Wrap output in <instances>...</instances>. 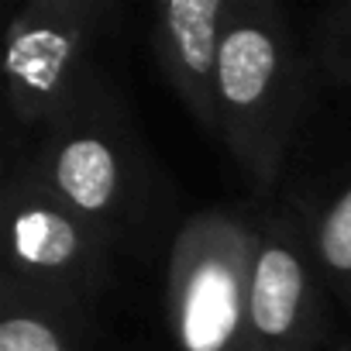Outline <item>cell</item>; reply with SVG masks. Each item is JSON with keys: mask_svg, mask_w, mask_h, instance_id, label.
Here are the masks:
<instances>
[{"mask_svg": "<svg viewBox=\"0 0 351 351\" xmlns=\"http://www.w3.org/2000/svg\"><path fill=\"white\" fill-rule=\"evenodd\" d=\"M303 104V62L272 4L234 0L217 76V138L258 190L286 165Z\"/></svg>", "mask_w": 351, "mask_h": 351, "instance_id": "1", "label": "cell"}, {"mask_svg": "<svg viewBox=\"0 0 351 351\" xmlns=\"http://www.w3.org/2000/svg\"><path fill=\"white\" fill-rule=\"evenodd\" d=\"M255 224L231 210L193 214L169 252L165 313L180 351H252Z\"/></svg>", "mask_w": 351, "mask_h": 351, "instance_id": "2", "label": "cell"}, {"mask_svg": "<svg viewBox=\"0 0 351 351\" xmlns=\"http://www.w3.org/2000/svg\"><path fill=\"white\" fill-rule=\"evenodd\" d=\"M4 279L76 310L104 286L114 238L76 214L32 162L14 169L4 183Z\"/></svg>", "mask_w": 351, "mask_h": 351, "instance_id": "3", "label": "cell"}, {"mask_svg": "<svg viewBox=\"0 0 351 351\" xmlns=\"http://www.w3.org/2000/svg\"><path fill=\"white\" fill-rule=\"evenodd\" d=\"M100 28L90 0H32L4 32V80L14 114L52 128L86 93V62Z\"/></svg>", "mask_w": 351, "mask_h": 351, "instance_id": "4", "label": "cell"}, {"mask_svg": "<svg viewBox=\"0 0 351 351\" xmlns=\"http://www.w3.org/2000/svg\"><path fill=\"white\" fill-rule=\"evenodd\" d=\"M35 172L86 221L110 238L128 224L134 207V169L124 138L83 100L52 128L32 158Z\"/></svg>", "mask_w": 351, "mask_h": 351, "instance_id": "5", "label": "cell"}, {"mask_svg": "<svg viewBox=\"0 0 351 351\" xmlns=\"http://www.w3.org/2000/svg\"><path fill=\"white\" fill-rule=\"evenodd\" d=\"M320 337V300L313 265L300 238L269 217L255 224L248 344L252 351H313Z\"/></svg>", "mask_w": 351, "mask_h": 351, "instance_id": "6", "label": "cell"}, {"mask_svg": "<svg viewBox=\"0 0 351 351\" xmlns=\"http://www.w3.org/2000/svg\"><path fill=\"white\" fill-rule=\"evenodd\" d=\"M234 0H169L155 8L152 45L165 83L193 121L217 138L221 45Z\"/></svg>", "mask_w": 351, "mask_h": 351, "instance_id": "7", "label": "cell"}, {"mask_svg": "<svg viewBox=\"0 0 351 351\" xmlns=\"http://www.w3.org/2000/svg\"><path fill=\"white\" fill-rule=\"evenodd\" d=\"M0 351H76V306L4 279L0 293Z\"/></svg>", "mask_w": 351, "mask_h": 351, "instance_id": "8", "label": "cell"}, {"mask_svg": "<svg viewBox=\"0 0 351 351\" xmlns=\"http://www.w3.org/2000/svg\"><path fill=\"white\" fill-rule=\"evenodd\" d=\"M313 258L341 296L351 300V183L320 210L313 228Z\"/></svg>", "mask_w": 351, "mask_h": 351, "instance_id": "9", "label": "cell"}, {"mask_svg": "<svg viewBox=\"0 0 351 351\" xmlns=\"http://www.w3.org/2000/svg\"><path fill=\"white\" fill-rule=\"evenodd\" d=\"M320 56H324V66L344 86H351V8H341V11L324 18Z\"/></svg>", "mask_w": 351, "mask_h": 351, "instance_id": "10", "label": "cell"}, {"mask_svg": "<svg viewBox=\"0 0 351 351\" xmlns=\"http://www.w3.org/2000/svg\"><path fill=\"white\" fill-rule=\"evenodd\" d=\"M337 351H351V344H344V348H337Z\"/></svg>", "mask_w": 351, "mask_h": 351, "instance_id": "11", "label": "cell"}]
</instances>
